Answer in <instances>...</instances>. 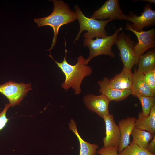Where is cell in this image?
<instances>
[{
  "label": "cell",
  "instance_id": "6da1fadb",
  "mask_svg": "<svg viewBox=\"0 0 155 155\" xmlns=\"http://www.w3.org/2000/svg\"><path fill=\"white\" fill-rule=\"evenodd\" d=\"M65 55L62 62L56 61L51 53L48 56L53 60L65 75V79L61 85L62 88L65 90L71 88L74 90L75 94H79L81 92V85L83 80L86 77L89 76L91 74L92 69L91 67L87 65L86 59L82 55L78 57L77 62L75 65H72L68 63L66 59L67 50L66 49L65 40Z\"/></svg>",
  "mask_w": 155,
  "mask_h": 155
},
{
  "label": "cell",
  "instance_id": "7a4b0ae2",
  "mask_svg": "<svg viewBox=\"0 0 155 155\" xmlns=\"http://www.w3.org/2000/svg\"><path fill=\"white\" fill-rule=\"evenodd\" d=\"M54 5L53 10L49 16L43 18L35 19L34 22L38 27L49 25L51 27L54 35L50 48L47 50L51 52L57 42L58 32L62 25L73 22L77 19L75 12L72 11L68 5L62 0H52Z\"/></svg>",
  "mask_w": 155,
  "mask_h": 155
},
{
  "label": "cell",
  "instance_id": "3957f363",
  "mask_svg": "<svg viewBox=\"0 0 155 155\" xmlns=\"http://www.w3.org/2000/svg\"><path fill=\"white\" fill-rule=\"evenodd\" d=\"M75 8L80 28L74 43L78 40L82 32L85 30L87 32L84 34L83 36L86 38H103L108 36L105 27L109 22L112 20H98L91 18H88L84 16L77 5L75 6Z\"/></svg>",
  "mask_w": 155,
  "mask_h": 155
},
{
  "label": "cell",
  "instance_id": "277c9868",
  "mask_svg": "<svg viewBox=\"0 0 155 155\" xmlns=\"http://www.w3.org/2000/svg\"><path fill=\"white\" fill-rule=\"evenodd\" d=\"M122 29L121 26L116 29L112 35L103 38H96L95 40L85 38L83 46L87 47L89 51V57L86 59V64L87 65L93 58L100 55L115 58V56L111 50V47L115 44L118 36Z\"/></svg>",
  "mask_w": 155,
  "mask_h": 155
},
{
  "label": "cell",
  "instance_id": "5b68a950",
  "mask_svg": "<svg viewBox=\"0 0 155 155\" xmlns=\"http://www.w3.org/2000/svg\"><path fill=\"white\" fill-rule=\"evenodd\" d=\"M135 42L133 40L129 34H126L123 32L118 36L116 43L119 50V55L124 68L131 70L133 66L137 65L138 58L133 50Z\"/></svg>",
  "mask_w": 155,
  "mask_h": 155
},
{
  "label": "cell",
  "instance_id": "8992f818",
  "mask_svg": "<svg viewBox=\"0 0 155 155\" xmlns=\"http://www.w3.org/2000/svg\"><path fill=\"white\" fill-rule=\"evenodd\" d=\"M31 90L30 83L25 84L10 81L0 85V92L8 99L11 107L19 105L28 92Z\"/></svg>",
  "mask_w": 155,
  "mask_h": 155
},
{
  "label": "cell",
  "instance_id": "52a82bcc",
  "mask_svg": "<svg viewBox=\"0 0 155 155\" xmlns=\"http://www.w3.org/2000/svg\"><path fill=\"white\" fill-rule=\"evenodd\" d=\"M144 11L137 16L133 12L129 11V14H123L120 20H127L132 23L131 26L133 29L137 32L143 30L145 27H149L155 24V11L153 10L150 4L147 3L144 7Z\"/></svg>",
  "mask_w": 155,
  "mask_h": 155
},
{
  "label": "cell",
  "instance_id": "ba28073f",
  "mask_svg": "<svg viewBox=\"0 0 155 155\" xmlns=\"http://www.w3.org/2000/svg\"><path fill=\"white\" fill-rule=\"evenodd\" d=\"M125 29L132 32L137 38L138 42L135 43L133 49L138 58L146 50L155 48V29H152L148 31L142 30L138 32L133 30L129 23H127Z\"/></svg>",
  "mask_w": 155,
  "mask_h": 155
},
{
  "label": "cell",
  "instance_id": "9c48e42d",
  "mask_svg": "<svg viewBox=\"0 0 155 155\" xmlns=\"http://www.w3.org/2000/svg\"><path fill=\"white\" fill-rule=\"evenodd\" d=\"M83 101L89 110L96 113L100 117L102 118L110 114L109 105L111 101L105 95L88 94L84 96Z\"/></svg>",
  "mask_w": 155,
  "mask_h": 155
},
{
  "label": "cell",
  "instance_id": "30bf717a",
  "mask_svg": "<svg viewBox=\"0 0 155 155\" xmlns=\"http://www.w3.org/2000/svg\"><path fill=\"white\" fill-rule=\"evenodd\" d=\"M118 0H108L94 12L91 18L102 20L108 18L112 20H120L123 15Z\"/></svg>",
  "mask_w": 155,
  "mask_h": 155
},
{
  "label": "cell",
  "instance_id": "8fae6325",
  "mask_svg": "<svg viewBox=\"0 0 155 155\" xmlns=\"http://www.w3.org/2000/svg\"><path fill=\"white\" fill-rule=\"evenodd\" d=\"M106 128V136L103 140L104 147L118 146L120 140V132L119 126L114 120L113 115L110 114L102 118Z\"/></svg>",
  "mask_w": 155,
  "mask_h": 155
},
{
  "label": "cell",
  "instance_id": "7c38bea8",
  "mask_svg": "<svg viewBox=\"0 0 155 155\" xmlns=\"http://www.w3.org/2000/svg\"><path fill=\"white\" fill-rule=\"evenodd\" d=\"M133 77V73L131 70L123 67L119 74L111 79L104 77L103 80L109 87L121 90H131Z\"/></svg>",
  "mask_w": 155,
  "mask_h": 155
},
{
  "label": "cell",
  "instance_id": "4fadbf2b",
  "mask_svg": "<svg viewBox=\"0 0 155 155\" xmlns=\"http://www.w3.org/2000/svg\"><path fill=\"white\" fill-rule=\"evenodd\" d=\"M136 119L135 117H128L119 122L118 126L120 132V138L118 148L119 154L130 143V135L134 127Z\"/></svg>",
  "mask_w": 155,
  "mask_h": 155
},
{
  "label": "cell",
  "instance_id": "5bb4252c",
  "mask_svg": "<svg viewBox=\"0 0 155 155\" xmlns=\"http://www.w3.org/2000/svg\"><path fill=\"white\" fill-rule=\"evenodd\" d=\"M131 91V94L136 97L138 96H155L145 81L144 74L135 69L133 73Z\"/></svg>",
  "mask_w": 155,
  "mask_h": 155
},
{
  "label": "cell",
  "instance_id": "9a60e30c",
  "mask_svg": "<svg viewBox=\"0 0 155 155\" xmlns=\"http://www.w3.org/2000/svg\"><path fill=\"white\" fill-rule=\"evenodd\" d=\"M98 83L100 87L99 92L106 96L111 101H120L131 94V90H121L109 87L103 80L98 81Z\"/></svg>",
  "mask_w": 155,
  "mask_h": 155
},
{
  "label": "cell",
  "instance_id": "2e32d148",
  "mask_svg": "<svg viewBox=\"0 0 155 155\" xmlns=\"http://www.w3.org/2000/svg\"><path fill=\"white\" fill-rule=\"evenodd\" d=\"M70 130L76 135L80 145L79 155H96L99 145L97 144H91L83 140L78 133L76 122L71 119L69 124Z\"/></svg>",
  "mask_w": 155,
  "mask_h": 155
},
{
  "label": "cell",
  "instance_id": "e0dca14e",
  "mask_svg": "<svg viewBox=\"0 0 155 155\" xmlns=\"http://www.w3.org/2000/svg\"><path fill=\"white\" fill-rule=\"evenodd\" d=\"M134 127L140 129L147 131L154 135L155 133V105L152 108L150 115L148 117H144L142 112L138 114Z\"/></svg>",
  "mask_w": 155,
  "mask_h": 155
},
{
  "label": "cell",
  "instance_id": "ac0fdd59",
  "mask_svg": "<svg viewBox=\"0 0 155 155\" xmlns=\"http://www.w3.org/2000/svg\"><path fill=\"white\" fill-rule=\"evenodd\" d=\"M137 65V71L144 74L155 67V49H149L146 53L140 56Z\"/></svg>",
  "mask_w": 155,
  "mask_h": 155
},
{
  "label": "cell",
  "instance_id": "d6986e66",
  "mask_svg": "<svg viewBox=\"0 0 155 155\" xmlns=\"http://www.w3.org/2000/svg\"><path fill=\"white\" fill-rule=\"evenodd\" d=\"M133 141L140 147L146 149L154 135L146 131L142 130L134 127L131 133Z\"/></svg>",
  "mask_w": 155,
  "mask_h": 155
},
{
  "label": "cell",
  "instance_id": "ffe728a7",
  "mask_svg": "<svg viewBox=\"0 0 155 155\" xmlns=\"http://www.w3.org/2000/svg\"><path fill=\"white\" fill-rule=\"evenodd\" d=\"M119 155H155L148 152L146 149L142 148L133 141L124 149Z\"/></svg>",
  "mask_w": 155,
  "mask_h": 155
},
{
  "label": "cell",
  "instance_id": "44dd1931",
  "mask_svg": "<svg viewBox=\"0 0 155 155\" xmlns=\"http://www.w3.org/2000/svg\"><path fill=\"white\" fill-rule=\"evenodd\" d=\"M137 97L141 104L143 116L145 117H148L152 108L155 105V96H138Z\"/></svg>",
  "mask_w": 155,
  "mask_h": 155
},
{
  "label": "cell",
  "instance_id": "7402d4cb",
  "mask_svg": "<svg viewBox=\"0 0 155 155\" xmlns=\"http://www.w3.org/2000/svg\"><path fill=\"white\" fill-rule=\"evenodd\" d=\"M144 78L147 84L155 95V67L144 74Z\"/></svg>",
  "mask_w": 155,
  "mask_h": 155
},
{
  "label": "cell",
  "instance_id": "603a6c76",
  "mask_svg": "<svg viewBox=\"0 0 155 155\" xmlns=\"http://www.w3.org/2000/svg\"><path fill=\"white\" fill-rule=\"evenodd\" d=\"M118 146L114 147H104L99 149L96 153L100 155H119L118 154Z\"/></svg>",
  "mask_w": 155,
  "mask_h": 155
},
{
  "label": "cell",
  "instance_id": "cb8c5ba5",
  "mask_svg": "<svg viewBox=\"0 0 155 155\" xmlns=\"http://www.w3.org/2000/svg\"><path fill=\"white\" fill-rule=\"evenodd\" d=\"M10 106L9 103L6 104L2 111H0V131L4 128L8 122L9 119L7 117L6 113Z\"/></svg>",
  "mask_w": 155,
  "mask_h": 155
},
{
  "label": "cell",
  "instance_id": "d4e9b609",
  "mask_svg": "<svg viewBox=\"0 0 155 155\" xmlns=\"http://www.w3.org/2000/svg\"><path fill=\"white\" fill-rule=\"evenodd\" d=\"M146 149L151 153L155 154V135L151 142L149 143Z\"/></svg>",
  "mask_w": 155,
  "mask_h": 155
},
{
  "label": "cell",
  "instance_id": "484cf974",
  "mask_svg": "<svg viewBox=\"0 0 155 155\" xmlns=\"http://www.w3.org/2000/svg\"><path fill=\"white\" fill-rule=\"evenodd\" d=\"M140 1H146L150 3H155V0H142Z\"/></svg>",
  "mask_w": 155,
  "mask_h": 155
}]
</instances>
